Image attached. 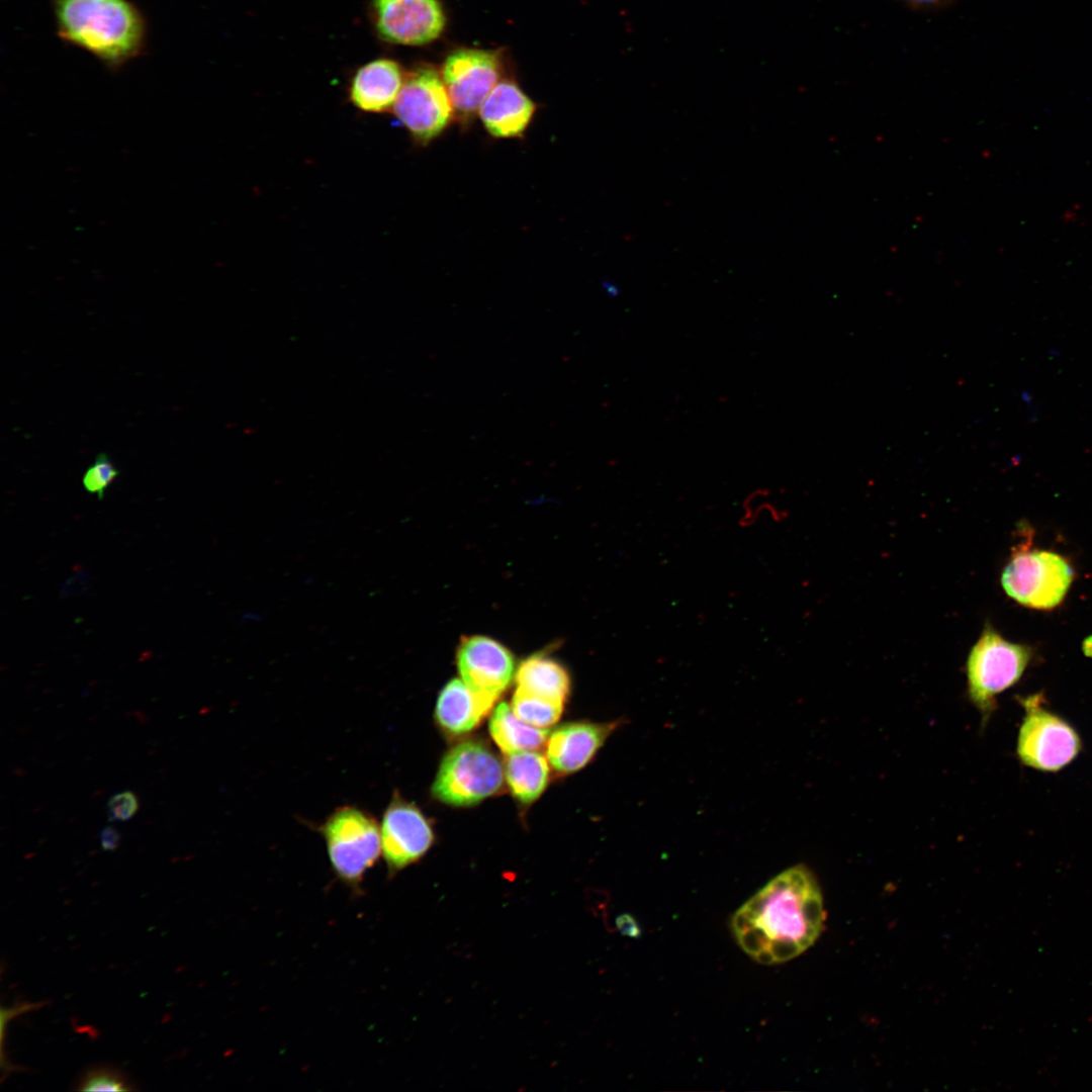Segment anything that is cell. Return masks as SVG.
Returning <instances> with one entry per match:
<instances>
[{
    "mask_svg": "<svg viewBox=\"0 0 1092 1092\" xmlns=\"http://www.w3.org/2000/svg\"><path fill=\"white\" fill-rule=\"evenodd\" d=\"M825 921L823 898L813 874L804 866L782 872L749 898L732 916L738 945L763 965L788 962L819 937Z\"/></svg>",
    "mask_w": 1092,
    "mask_h": 1092,
    "instance_id": "obj_1",
    "label": "cell"
},
{
    "mask_svg": "<svg viewBox=\"0 0 1092 1092\" xmlns=\"http://www.w3.org/2000/svg\"><path fill=\"white\" fill-rule=\"evenodd\" d=\"M57 34L116 72L145 54L147 21L128 0H50Z\"/></svg>",
    "mask_w": 1092,
    "mask_h": 1092,
    "instance_id": "obj_2",
    "label": "cell"
},
{
    "mask_svg": "<svg viewBox=\"0 0 1092 1092\" xmlns=\"http://www.w3.org/2000/svg\"><path fill=\"white\" fill-rule=\"evenodd\" d=\"M1074 577L1072 564L1061 554L1018 545L1003 569L1001 584L1018 604L1052 610L1064 601Z\"/></svg>",
    "mask_w": 1092,
    "mask_h": 1092,
    "instance_id": "obj_3",
    "label": "cell"
},
{
    "mask_svg": "<svg viewBox=\"0 0 1092 1092\" xmlns=\"http://www.w3.org/2000/svg\"><path fill=\"white\" fill-rule=\"evenodd\" d=\"M321 833L336 876L358 889L381 853L380 827L374 816L356 806H343L325 820Z\"/></svg>",
    "mask_w": 1092,
    "mask_h": 1092,
    "instance_id": "obj_4",
    "label": "cell"
},
{
    "mask_svg": "<svg viewBox=\"0 0 1092 1092\" xmlns=\"http://www.w3.org/2000/svg\"><path fill=\"white\" fill-rule=\"evenodd\" d=\"M1032 657L1029 646L1013 643L987 625L967 660L968 691L972 703L988 718L996 697L1016 684Z\"/></svg>",
    "mask_w": 1092,
    "mask_h": 1092,
    "instance_id": "obj_5",
    "label": "cell"
},
{
    "mask_svg": "<svg viewBox=\"0 0 1092 1092\" xmlns=\"http://www.w3.org/2000/svg\"><path fill=\"white\" fill-rule=\"evenodd\" d=\"M505 769L483 743L469 740L454 746L443 758L432 794L453 806H470L496 793Z\"/></svg>",
    "mask_w": 1092,
    "mask_h": 1092,
    "instance_id": "obj_6",
    "label": "cell"
},
{
    "mask_svg": "<svg viewBox=\"0 0 1092 1092\" xmlns=\"http://www.w3.org/2000/svg\"><path fill=\"white\" fill-rule=\"evenodd\" d=\"M392 109L414 142L421 146L438 138L454 113L445 83L432 67H421L406 77Z\"/></svg>",
    "mask_w": 1092,
    "mask_h": 1092,
    "instance_id": "obj_7",
    "label": "cell"
},
{
    "mask_svg": "<svg viewBox=\"0 0 1092 1092\" xmlns=\"http://www.w3.org/2000/svg\"><path fill=\"white\" fill-rule=\"evenodd\" d=\"M1024 705L1026 715L1017 743L1020 760L1044 771H1056L1069 764L1081 749L1077 732L1063 719L1040 708L1037 697L1026 699Z\"/></svg>",
    "mask_w": 1092,
    "mask_h": 1092,
    "instance_id": "obj_8",
    "label": "cell"
},
{
    "mask_svg": "<svg viewBox=\"0 0 1092 1092\" xmlns=\"http://www.w3.org/2000/svg\"><path fill=\"white\" fill-rule=\"evenodd\" d=\"M502 63L494 51L459 49L446 58L441 77L447 88L454 113L466 121L499 82Z\"/></svg>",
    "mask_w": 1092,
    "mask_h": 1092,
    "instance_id": "obj_9",
    "label": "cell"
},
{
    "mask_svg": "<svg viewBox=\"0 0 1092 1092\" xmlns=\"http://www.w3.org/2000/svg\"><path fill=\"white\" fill-rule=\"evenodd\" d=\"M380 835L381 853L390 875L418 861L434 841L429 820L398 794L393 795L382 815Z\"/></svg>",
    "mask_w": 1092,
    "mask_h": 1092,
    "instance_id": "obj_10",
    "label": "cell"
},
{
    "mask_svg": "<svg viewBox=\"0 0 1092 1092\" xmlns=\"http://www.w3.org/2000/svg\"><path fill=\"white\" fill-rule=\"evenodd\" d=\"M376 28L388 42L423 46L440 36L445 15L438 0H373Z\"/></svg>",
    "mask_w": 1092,
    "mask_h": 1092,
    "instance_id": "obj_11",
    "label": "cell"
},
{
    "mask_svg": "<svg viewBox=\"0 0 1092 1092\" xmlns=\"http://www.w3.org/2000/svg\"><path fill=\"white\" fill-rule=\"evenodd\" d=\"M457 665L464 684L472 691L497 699L514 673V658L498 642L483 636L462 640Z\"/></svg>",
    "mask_w": 1092,
    "mask_h": 1092,
    "instance_id": "obj_12",
    "label": "cell"
},
{
    "mask_svg": "<svg viewBox=\"0 0 1092 1092\" xmlns=\"http://www.w3.org/2000/svg\"><path fill=\"white\" fill-rule=\"evenodd\" d=\"M622 721L607 723L575 722L554 730L547 742V758L559 772L582 768Z\"/></svg>",
    "mask_w": 1092,
    "mask_h": 1092,
    "instance_id": "obj_13",
    "label": "cell"
},
{
    "mask_svg": "<svg viewBox=\"0 0 1092 1092\" xmlns=\"http://www.w3.org/2000/svg\"><path fill=\"white\" fill-rule=\"evenodd\" d=\"M534 102L510 80L499 81L481 104L478 112L485 129L493 138L523 135L534 113Z\"/></svg>",
    "mask_w": 1092,
    "mask_h": 1092,
    "instance_id": "obj_14",
    "label": "cell"
},
{
    "mask_svg": "<svg viewBox=\"0 0 1092 1092\" xmlns=\"http://www.w3.org/2000/svg\"><path fill=\"white\" fill-rule=\"evenodd\" d=\"M402 81L396 62L388 59L372 61L356 72L350 86V99L362 111L385 112L393 107Z\"/></svg>",
    "mask_w": 1092,
    "mask_h": 1092,
    "instance_id": "obj_15",
    "label": "cell"
},
{
    "mask_svg": "<svg viewBox=\"0 0 1092 1092\" xmlns=\"http://www.w3.org/2000/svg\"><path fill=\"white\" fill-rule=\"evenodd\" d=\"M495 701L472 691L462 679H452L439 695L436 719L452 734L466 733L479 724Z\"/></svg>",
    "mask_w": 1092,
    "mask_h": 1092,
    "instance_id": "obj_16",
    "label": "cell"
},
{
    "mask_svg": "<svg viewBox=\"0 0 1092 1092\" xmlns=\"http://www.w3.org/2000/svg\"><path fill=\"white\" fill-rule=\"evenodd\" d=\"M504 769L512 794L522 803L535 801L548 784L547 759L534 750L507 754Z\"/></svg>",
    "mask_w": 1092,
    "mask_h": 1092,
    "instance_id": "obj_17",
    "label": "cell"
},
{
    "mask_svg": "<svg viewBox=\"0 0 1092 1092\" xmlns=\"http://www.w3.org/2000/svg\"><path fill=\"white\" fill-rule=\"evenodd\" d=\"M517 689L553 702L564 703L569 690L565 669L550 658L532 656L517 672Z\"/></svg>",
    "mask_w": 1092,
    "mask_h": 1092,
    "instance_id": "obj_18",
    "label": "cell"
},
{
    "mask_svg": "<svg viewBox=\"0 0 1092 1092\" xmlns=\"http://www.w3.org/2000/svg\"><path fill=\"white\" fill-rule=\"evenodd\" d=\"M489 732L506 754L538 749L547 740L548 729L531 726L519 719L507 703H500L489 721Z\"/></svg>",
    "mask_w": 1092,
    "mask_h": 1092,
    "instance_id": "obj_19",
    "label": "cell"
},
{
    "mask_svg": "<svg viewBox=\"0 0 1092 1092\" xmlns=\"http://www.w3.org/2000/svg\"><path fill=\"white\" fill-rule=\"evenodd\" d=\"M511 708L523 722L537 728L547 729L555 724L561 716L563 704L542 699L517 689Z\"/></svg>",
    "mask_w": 1092,
    "mask_h": 1092,
    "instance_id": "obj_20",
    "label": "cell"
},
{
    "mask_svg": "<svg viewBox=\"0 0 1092 1092\" xmlns=\"http://www.w3.org/2000/svg\"><path fill=\"white\" fill-rule=\"evenodd\" d=\"M133 1089L120 1071L109 1067H96L88 1070L77 1087V1090L80 1091L121 1092Z\"/></svg>",
    "mask_w": 1092,
    "mask_h": 1092,
    "instance_id": "obj_21",
    "label": "cell"
},
{
    "mask_svg": "<svg viewBox=\"0 0 1092 1092\" xmlns=\"http://www.w3.org/2000/svg\"><path fill=\"white\" fill-rule=\"evenodd\" d=\"M119 471L106 453H99L83 476V486L89 493H96L101 499L105 490L117 477Z\"/></svg>",
    "mask_w": 1092,
    "mask_h": 1092,
    "instance_id": "obj_22",
    "label": "cell"
},
{
    "mask_svg": "<svg viewBox=\"0 0 1092 1092\" xmlns=\"http://www.w3.org/2000/svg\"><path fill=\"white\" fill-rule=\"evenodd\" d=\"M136 796L129 791L113 795L107 803L109 821H126L138 811Z\"/></svg>",
    "mask_w": 1092,
    "mask_h": 1092,
    "instance_id": "obj_23",
    "label": "cell"
},
{
    "mask_svg": "<svg viewBox=\"0 0 1092 1092\" xmlns=\"http://www.w3.org/2000/svg\"><path fill=\"white\" fill-rule=\"evenodd\" d=\"M120 842V833L113 826H106L100 831V844L103 850L113 851Z\"/></svg>",
    "mask_w": 1092,
    "mask_h": 1092,
    "instance_id": "obj_24",
    "label": "cell"
},
{
    "mask_svg": "<svg viewBox=\"0 0 1092 1092\" xmlns=\"http://www.w3.org/2000/svg\"><path fill=\"white\" fill-rule=\"evenodd\" d=\"M617 926L621 930V932L626 934V935H630V936L638 935V927H637L635 921L633 920V918L631 916H629V915L624 914V915H621L620 917H618L617 918Z\"/></svg>",
    "mask_w": 1092,
    "mask_h": 1092,
    "instance_id": "obj_25",
    "label": "cell"
},
{
    "mask_svg": "<svg viewBox=\"0 0 1092 1092\" xmlns=\"http://www.w3.org/2000/svg\"><path fill=\"white\" fill-rule=\"evenodd\" d=\"M908 5L915 8H933L939 7L953 0H904Z\"/></svg>",
    "mask_w": 1092,
    "mask_h": 1092,
    "instance_id": "obj_26",
    "label": "cell"
},
{
    "mask_svg": "<svg viewBox=\"0 0 1092 1092\" xmlns=\"http://www.w3.org/2000/svg\"><path fill=\"white\" fill-rule=\"evenodd\" d=\"M1084 652L1086 655L1092 656V637L1084 641Z\"/></svg>",
    "mask_w": 1092,
    "mask_h": 1092,
    "instance_id": "obj_27",
    "label": "cell"
}]
</instances>
